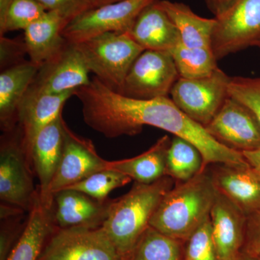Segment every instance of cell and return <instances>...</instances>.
Listing matches in <instances>:
<instances>
[{
    "label": "cell",
    "instance_id": "obj_12",
    "mask_svg": "<svg viewBox=\"0 0 260 260\" xmlns=\"http://www.w3.org/2000/svg\"><path fill=\"white\" fill-rule=\"evenodd\" d=\"M66 126L61 114L39 132L28 154L29 161L31 162L40 182L41 201L50 209H53L54 200L49 189L64 151Z\"/></svg>",
    "mask_w": 260,
    "mask_h": 260
},
{
    "label": "cell",
    "instance_id": "obj_26",
    "mask_svg": "<svg viewBox=\"0 0 260 260\" xmlns=\"http://www.w3.org/2000/svg\"><path fill=\"white\" fill-rule=\"evenodd\" d=\"M179 78L197 79L213 74L218 69L211 48L187 47L182 43L170 51Z\"/></svg>",
    "mask_w": 260,
    "mask_h": 260
},
{
    "label": "cell",
    "instance_id": "obj_28",
    "mask_svg": "<svg viewBox=\"0 0 260 260\" xmlns=\"http://www.w3.org/2000/svg\"><path fill=\"white\" fill-rule=\"evenodd\" d=\"M131 181L122 173L106 169L94 173L64 189L80 191L99 201H105L114 189L125 186Z\"/></svg>",
    "mask_w": 260,
    "mask_h": 260
},
{
    "label": "cell",
    "instance_id": "obj_25",
    "mask_svg": "<svg viewBox=\"0 0 260 260\" xmlns=\"http://www.w3.org/2000/svg\"><path fill=\"white\" fill-rule=\"evenodd\" d=\"M184 244L149 226L137 243L129 260H184Z\"/></svg>",
    "mask_w": 260,
    "mask_h": 260
},
{
    "label": "cell",
    "instance_id": "obj_8",
    "mask_svg": "<svg viewBox=\"0 0 260 260\" xmlns=\"http://www.w3.org/2000/svg\"><path fill=\"white\" fill-rule=\"evenodd\" d=\"M216 20L211 49L219 60L246 48L255 47L260 39V0H239Z\"/></svg>",
    "mask_w": 260,
    "mask_h": 260
},
{
    "label": "cell",
    "instance_id": "obj_34",
    "mask_svg": "<svg viewBox=\"0 0 260 260\" xmlns=\"http://www.w3.org/2000/svg\"><path fill=\"white\" fill-rule=\"evenodd\" d=\"M239 0H205L208 9L215 18L223 16L229 10L232 9Z\"/></svg>",
    "mask_w": 260,
    "mask_h": 260
},
{
    "label": "cell",
    "instance_id": "obj_22",
    "mask_svg": "<svg viewBox=\"0 0 260 260\" xmlns=\"http://www.w3.org/2000/svg\"><path fill=\"white\" fill-rule=\"evenodd\" d=\"M171 142L172 139L164 135L145 153L134 158L109 161L107 169L122 173L136 182L151 184L167 176V153Z\"/></svg>",
    "mask_w": 260,
    "mask_h": 260
},
{
    "label": "cell",
    "instance_id": "obj_9",
    "mask_svg": "<svg viewBox=\"0 0 260 260\" xmlns=\"http://www.w3.org/2000/svg\"><path fill=\"white\" fill-rule=\"evenodd\" d=\"M217 141L242 152L260 149V122L250 109L229 95L220 110L205 126Z\"/></svg>",
    "mask_w": 260,
    "mask_h": 260
},
{
    "label": "cell",
    "instance_id": "obj_39",
    "mask_svg": "<svg viewBox=\"0 0 260 260\" xmlns=\"http://www.w3.org/2000/svg\"><path fill=\"white\" fill-rule=\"evenodd\" d=\"M256 171V174H258V176H259V178H260V172H258V171Z\"/></svg>",
    "mask_w": 260,
    "mask_h": 260
},
{
    "label": "cell",
    "instance_id": "obj_13",
    "mask_svg": "<svg viewBox=\"0 0 260 260\" xmlns=\"http://www.w3.org/2000/svg\"><path fill=\"white\" fill-rule=\"evenodd\" d=\"M108 162L99 156L91 140L75 134L67 124L64 151L49 189L51 198L54 200L56 193L94 173L107 169Z\"/></svg>",
    "mask_w": 260,
    "mask_h": 260
},
{
    "label": "cell",
    "instance_id": "obj_20",
    "mask_svg": "<svg viewBox=\"0 0 260 260\" xmlns=\"http://www.w3.org/2000/svg\"><path fill=\"white\" fill-rule=\"evenodd\" d=\"M39 67L31 61H23L8 67L0 74V121L5 131L13 129L17 113Z\"/></svg>",
    "mask_w": 260,
    "mask_h": 260
},
{
    "label": "cell",
    "instance_id": "obj_29",
    "mask_svg": "<svg viewBox=\"0 0 260 260\" xmlns=\"http://www.w3.org/2000/svg\"><path fill=\"white\" fill-rule=\"evenodd\" d=\"M184 260H217L210 218L184 242Z\"/></svg>",
    "mask_w": 260,
    "mask_h": 260
},
{
    "label": "cell",
    "instance_id": "obj_6",
    "mask_svg": "<svg viewBox=\"0 0 260 260\" xmlns=\"http://www.w3.org/2000/svg\"><path fill=\"white\" fill-rule=\"evenodd\" d=\"M179 78L170 53L145 50L132 65L118 93L132 99L145 100L169 97Z\"/></svg>",
    "mask_w": 260,
    "mask_h": 260
},
{
    "label": "cell",
    "instance_id": "obj_21",
    "mask_svg": "<svg viewBox=\"0 0 260 260\" xmlns=\"http://www.w3.org/2000/svg\"><path fill=\"white\" fill-rule=\"evenodd\" d=\"M56 228L53 209L42 204L39 192L23 234L7 260H38Z\"/></svg>",
    "mask_w": 260,
    "mask_h": 260
},
{
    "label": "cell",
    "instance_id": "obj_37",
    "mask_svg": "<svg viewBox=\"0 0 260 260\" xmlns=\"http://www.w3.org/2000/svg\"><path fill=\"white\" fill-rule=\"evenodd\" d=\"M99 7L103 6L110 3H117V2L122 1V0H95Z\"/></svg>",
    "mask_w": 260,
    "mask_h": 260
},
{
    "label": "cell",
    "instance_id": "obj_40",
    "mask_svg": "<svg viewBox=\"0 0 260 260\" xmlns=\"http://www.w3.org/2000/svg\"><path fill=\"white\" fill-rule=\"evenodd\" d=\"M256 257H257L258 260H260V254H259V255H258L257 256H256Z\"/></svg>",
    "mask_w": 260,
    "mask_h": 260
},
{
    "label": "cell",
    "instance_id": "obj_24",
    "mask_svg": "<svg viewBox=\"0 0 260 260\" xmlns=\"http://www.w3.org/2000/svg\"><path fill=\"white\" fill-rule=\"evenodd\" d=\"M205 169L199 150L187 140L174 136L168 150L167 176L175 181H185Z\"/></svg>",
    "mask_w": 260,
    "mask_h": 260
},
{
    "label": "cell",
    "instance_id": "obj_19",
    "mask_svg": "<svg viewBox=\"0 0 260 260\" xmlns=\"http://www.w3.org/2000/svg\"><path fill=\"white\" fill-rule=\"evenodd\" d=\"M68 25L55 11H47L24 30L25 50L34 64L41 66L55 55L67 41L61 35Z\"/></svg>",
    "mask_w": 260,
    "mask_h": 260
},
{
    "label": "cell",
    "instance_id": "obj_11",
    "mask_svg": "<svg viewBox=\"0 0 260 260\" xmlns=\"http://www.w3.org/2000/svg\"><path fill=\"white\" fill-rule=\"evenodd\" d=\"M90 73L76 45L67 42L39 68L30 87L43 93H64L88 85Z\"/></svg>",
    "mask_w": 260,
    "mask_h": 260
},
{
    "label": "cell",
    "instance_id": "obj_31",
    "mask_svg": "<svg viewBox=\"0 0 260 260\" xmlns=\"http://www.w3.org/2000/svg\"><path fill=\"white\" fill-rule=\"evenodd\" d=\"M47 11L59 13L69 23L77 17L94 8H99L95 0H37Z\"/></svg>",
    "mask_w": 260,
    "mask_h": 260
},
{
    "label": "cell",
    "instance_id": "obj_5",
    "mask_svg": "<svg viewBox=\"0 0 260 260\" xmlns=\"http://www.w3.org/2000/svg\"><path fill=\"white\" fill-rule=\"evenodd\" d=\"M231 78L220 68L205 78H179L171 90V99L192 120L205 126L229 96Z\"/></svg>",
    "mask_w": 260,
    "mask_h": 260
},
{
    "label": "cell",
    "instance_id": "obj_23",
    "mask_svg": "<svg viewBox=\"0 0 260 260\" xmlns=\"http://www.w3.org/2000/svg\"><path fill=\"white\" fill-rule=\"evenodd\" d=\"M157 4L177 27L180 34L181 43L184 46L211 48L216 18H202L184 3L158 0Z\"/></svg>",
    "mask_w": 260,
    "mask_h": 260
},
{
    "label": "cell",
    "instance_id": "obj_2",
    "mask_svg": "<svg viewBox=\"0 0 260 260\" xmlns=\"http://www.w3.org/2000/svg\"><path fill=\"white\" fill-rule=\"evenodd\" d=\"M176 181L165 176L151 184L136 182L121 198L113 200L102 228L121 260H129L150 219Z\"/></svg>",
    "mask_w": 260,
    "mask_h": 260
},
{
    "label": "cell",
    "instance_id": "obj_17",
    "mask_svg": "<svg viewBox=\"0 0 260 260\" xmlns=\"http://www.w3.org/2000/svg\"><path fill=\"white\" fill-rule=\"evenodd\" d=\"M112 201H99L80 191L63 189L54 195L53 214L56 227H102Z\"/></svg>",
    "mask_w": 260,
    "mask_h": 260
},
{
    "label": "cell",
    "instance_id": "obj_38",
    "mask_svg": "<svg viewBox=\"0 0 260 260\" xmlns=\"http://www.w3.org/2000/svg\"><path fill=\"white\" fill-rule=\"evenodd\" d=\"M255 47L259 48L260 49V39H259V41H258V42H256Z\"/></svg>",
    "mask_w": 260,
    "mask_h": 260
},
{
    "label": "cell",
    "instance_id": "obj_3",
    "mask_svg": "<svg viewBox=\"0 0 260 260\" xmlns=\"http://www.w3.org/2000/svg\"><path fill=\"white\" fill-rule=\"evenodd\" d=\"M89 70L103 83L119 92L132 65L145 51L128 34L107 32L74 44Z\"/></svg>",
    "mask_w": 260,
    "mask_h": 260
},
{
    "label": "cell",
    "instance_id": "obj_30",
    "mask_svg": "<svg viewBox=\"0 0 260 260\" xmlns=\"http://www.w3.org/2000/svg\"><path fill=\"white\" fill-rule=\"evenodd\" d=\"M229 93L250 109L260 122V78L232 77Z\"/></svg>",
    "mask_w": 260,
    "mask_h": 260
},
{
    "label": "cell",
    "instance_id": "obj_14",
    "mask_svg": "<svg viewBox=\"0 0 260 260\" xmlns=\"http://www.w3.org/2000/svg\"><path fill=\"white\" fill-rule=\"evenodd\" d=\"M208 167L219 192L246 216L260 209V178L248 162L215 164Z\"/></svg>",
    "mask_w": 260,
    "mask_h": 260
},
{
    "label": "cell",
    "instance_id": "obj_27",
    "mask_svg": "<svg viewBox=\"0 0 260 260\" xmlns=\"http://www.w3.org/2000/svg\"><path fill=\"white\" fill-rule=\"evenodd\" d=\"M46 13L37 0H0V34L25 30Z\"/></svg>",
    "mask_w": 260,
    "mask_h": 260
},
{
    "label": "cell",
    "instance_id": "obj_7",
    "mask_svg": "<svg viewBox=\"0 0 260 260\" xmlns=\"http://www.w3.org/2000/svg\"><path fill=\"white\" fill-rule=\"evenodd\" d=\"M38 260L121 259L102 227H56Z\"/></svg>",
    "mask_w": 260,
    "mask_h": 260
},
{
    "label": "cell",
    "instance_id": "obj_32",
    "mask_svg": "<svg viewBox=\"0 0 260 260\" xmlns=\"http://www.w3.org/2000/svg\"><path fill=\"white\" fill-rule=\"evenodd\" d=\"M242 251L254 256L260 254V209L246 216Z\"/></svg>",
    "mask_w": 260,
    "mask_h": 260
},
{
    "label": "cell",
    "instance_id": "obj_36",
    "mask_svg": "<svg viewBox=\"0 0 260 260\" xmlns=\"http://www.w3.org/2000/svg\"><path fill=\"white\" fill-rule=\"evenodd\" d=\"M229 260H258L256 256L251 255L244 251H241L237 255Z\"/></svg>",
    "mask_w": 260,
    "mask_h": 260
},
{
    "label": "cell",
    "instance_id": "obj_1",
    "mask_svg": "<svg viewBox=\"0 0 260 260\" xmlns=\"http://www.w3.org/2000/svg\"><path fill=\"white\" fill-rule=\"evenodd\" d=\"M218 194L208 167L185 181H176L150 219V226L185 242L210 218Z\"/></svg>",
    "mask_w": 260,
    "mask_h": 260
},
{
    "label": "cell",
    "instance_id": "obj_15",
    "mask_svg": "<svg viewBox=\"0 0 260 260\" xmlns=\"http://www.w3.org/2000/svg\"><path fill=\"white\" fill-rule=\"evenodd\" d=\"M75 94V90L61 94L43 93L30 86L17 113L20 140L27 157L39 132L61 114L65 103Z\"/></svg>",
    "mask_w": 260,
    "mask_h": 260
},
{
    "label": "cell",
    "instance_id": "obj_10",
    "mask_svg": "<svg viewBox=\"0 0 260 260\" xmlns=\"http://www.w3.org/2000/svg\"><path fill=\"white\" fill-rule=\"evenodd\" d=\"M28 157L20 140L7 138L0 149V198L5 204L31 210L39 191L34 189Z\"/></svg>",
    "mask_w": 260,
    "mask_h": 260
},
{
    "label": "cell",
    "instance_id": "obj_35",
    "mask_svg": "<svg viewBox=\"0 0 260 260\" xmlns=\"http://www.w3.org/2000/svg\"><path fill=\"white\" fill-rule=\"evenodd\" d=\"M242 154L246 162L255 170L260 172V149L242 152Z\"/></svg>",
    "mask_w": 260,
    "mask_h": 260
},
{
    "label": "cell",
    "instance_id": "obj_4",
    "mask_svg": "<svg viewBox=\"0 0 260 260\" xmlns=\"http://www.w3.org/2000/svg\"><path fill=\"white\" fill-rule=\"evenodd\" d=\"M157 0H122L85 12L61 32L67 42L78 44L107 32L128 34L140 13Z\"/></svg>",
    "mask_w": 260,
    "mask_h": 260
},
{
    "label": "cell",
    "instance_id": "obj_18",
    "mask_svg": "<svg viewBox=\"0 0 260 260\" xmlns=\"http://www.w3.org/2000/svg\"><path fill=\"white\" fill-rule=\"evenodd\" d=\"M157 1L140 13L128 34L145 50L170 52L181 43L180 34Z\"/></svg>",
    "mask_w": 260,
    "mask_h": 260
},
{
    "label": "cell",
    "instance_id": "obj_33",
    "mask_svg": "<svg viewBox=\"0 0 260 260\" xmlns=\"http://www.w3.org/2000/svg\"><path fill=\"white\" fill-rule=\"evenodd\" d=\"M26 224V223H25ZM25 225H18L15 221L2 223L0 235V260H7L10 252L18 242Z\"/></svg>",
    "mask_w": 260,
    "mask_h": 260
},
{
    "label": "cell",
    "instance_id": "obj_16",
    "mask_svg": "<svg viewBox=\"0 0 260 260\" xmlns=\"http://www.w3.org/2000/svg\"><path fill=\"white\" fill-rule=\"evenodd\" d=\"M210 218L217 260L232 259L242 251L246 215L218 191Z\"/></svg>",
    "mask_w": 260,
    "mask_h": 260
}]
</instances>
